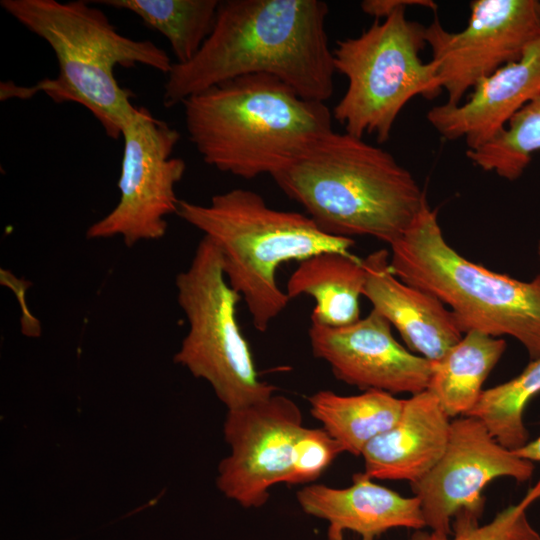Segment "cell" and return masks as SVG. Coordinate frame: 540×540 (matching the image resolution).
Instances as JSON below:
<instances>
[{
	"mask_svg": "<svg viewBox=\"0 0 540 540\" xmlns=\"http://www.w3.org/2000/svg\"><path fill=\"white\" fill-rule=\"evenodd\" d=\"M320 0H219L214 28L188 62L173 63L163 87L166 108L219 83L274 76L301 97L324 102L334 91L333 50Z\"/></svg>",
	"mask_w": 540,
	"mask_h": 540,
	"instance_id": "obj_1",
	"label": "cell"
},
{
	"mask_svg": "<svg viewBox=\"0 0 540 540\" xmlns=\"http://www.w3.org/2000/svg\"><path fill=\"white\" fill-rule=\"evenodd\" d=\"M325 233L389 246L427 202L413 175L382 148L333 130L272 176Z\"/></svg>",
	"mask_w": 540,
	"mask_h": 540,
	"instance_id": "obj_2",
	"label": "cell"
},
{
	"mask_svg": "<svg viewBox=\"0 0 540 540\" xmlns=\"http://www.w3.org/2000/svg\"><path fill=\"white\" fill-rule=\"evenodd\" d=\"M0 6L30 32L43 39L58 62L55 78L25 87L1 84V100L27 99L43 91L58 103L86 108L113 140L137 106L133 92L122 87L115 69L144 65L168 74L174 61L150 40L120 34L109 18L88 1L1 0Z\"/></svg>",
	"mask_w": 540,
	"mask_h": 540,
	"instance_id": "obj_3",
	"label": "cell"
},
{
	"mask_svg": "<svg viewBox=\"0 0 540 540\" xmlns=\"http://www.w3.org/2000/svg\"><path fill=\"white\" fill-rule=\"evenodd\" d=\"M189 140L203 161L244 179L271 177L332 129L324 102L267 74L237 77L182 103Z\"/></svg>",
	"mask_w": 540,
	"mask_h": 540,
	"instance_id": "obj_4",
	"label": "cell"
},
{
	"mask_svg": "<svg viewBox=\"0 0 540 540\" xmlns=\"http://www.w3.org/2000/svg\"><path fill=\"white\" fill-rule=\"evenodd\" d=\"M176 214L216 245L226 280L260 332L290 301L276 280L282 264L326 251L351 253L355 244L352 238L323 232L306 214L268 206L261 195L244 188L216 194L205 205L180 200Z\"/></svg>",
	"mask_w": 540,
	"mask_h": 540,
	"instance_id": "obj_5",
	"label": "cell"
},
{
	"mask_svg": "<svg viewBox=\"0 0 540 540\" xmlns=\"http://www.w3.org/2000/svg\"><path fill=\"white\" fill-rule=\"evenodd\" d=\"M389 253L393 274L438 298L464 334L510 336L530 361L540 358V274L521 281L461 256L445 240L428 202Z\"/></svg>",
	"mask_w": 540,
	"mask_h": 540,
	"instance_id": "obj_6",
	"label": "cell"
},
{
	"mask_svg": "<svg viewBox=\"0 0 540 540\" xmlns=\"http://www.w3.org/2000/svg\"><path fill=\"white\" fill-rule=\"evenodd\" d=\"M406 7L333 49L334 68L346 77L347 89L332 116L351 135L384 143L412 98L433 99L443 91L436 64L420 58L426 26L408 19Z\"/></svg>",
	"mask_w": 540,
	"mask_h": 540,
	"instance_id": "obj_7",
	"label": "cell"
},
{
	"mask_svg": "<svg viewBox=\"0 0 540 540\" xmlns=\"http://www.w3.org/2000/svg\"><path fill=\"white\" fill-rule=\"evenodd\" d=\"M177 302L188 331L174 362L212 387L227 410L263 401L276 387L262 381L237 321L242 299L224 275L221 255L206 236L189 267L176 276Z\"/></svg>",
	"mask_w": 540,
	"mask_h": 540,
	"instance_id": "obj_8",
	"label": "cell"
},
{
	"mask_svg": "<svg viewBox=\"0 0 540 540\" xmlns=\"http://www.w3.org/2000/svg\"><path fill=\"white\" fill-rule=\"evenodd\" d=\"M123 155L116 206L86 230L87 239L121 237L126 246L159 240L167 217L176 214V185L186 163L174 157L179 132L143 106L136 107L122 129Z\"/></svg>",
	"mask_w": 540,
	"mask_h": 540,
	"instance_id": "obj_9",
	"label": "cell"
},
{
	"mask_svg": "<svg viewBox=\"0 0 540 540\" xmlns=\"http://www.w3.org/2000/svg\"><path fill=\"white\" fill-rule=\"evenodd\" d=\"M533 462L501 445L481 420L460 416L451 420L446 449L433 468L410 484L420 500L426 527L450 536L452 527L479 524L483 489L500 477L525 482Z\"/></svg>",
	"mask_w": 540,
	"mask_h": 540,
	"instance_id": "obj_10",
	"label": "cell"
},
{
	"mask_svg": "<svg viewBox=\"0 0 540 540\" xmlns=\"http://www.w3.org/2000/svg\"><path fill=\"white\" fill-rule=\"evenodd\" d=\"M539 38L537 0H474L463 30L447 31L437 18L425 27L448 105L463 102L477 82L518 60Z\"/></svg>",
	"mask_w": 540,
	"mask_h": 540,
	"instance_id": "obj_11",
	"label": "cell"
},
{
	"mask_svg": "<svg viewBox=\"0 0 540 540\" xmlns=\"http://www.w3.org/2000/svg\"><path fill=\"white\" fill-rule=\"evenodd\" d=\"M303 427L299 406L284 395L227 410L223 433L230 454L219 463L218 489L245 508L263 506L274 485L287 483Z\"/></svg>",
	"mask_w": 540,
	"mask_h": 540,
	"instance_id": "obj_12",
	"label": "cell"
},
{
	"mask_svg": "<svg viewBox=\"0 0 540 540\" xmlns=\"http://www.w3.org/2000/svg\"><path fill=\"white\" fill-rule=\"evenodd\" d=\"M391 328L372 308L366 317L343 327L311 323L308 336L313 355L348 385L393 395L425 391L431 362L403 347Z\"/></svg>",
	"mask_w": 540,
	"mask_h": 540,
	"instance_id": "obj_13",
	"label": "cell"
},
{
	"mask_svg": "<svg viewBox=\"0 0 540 540\" xmlns=\"http://www.w3.org/2000/svg\"><path fill=\"white\" fill-rule=\"evenodd\" d=\"M471 91L464 102L437 105L426 114L442 138H464L467 149L488 142L526 104L540 96V38L518 60L481 79Z\"/></svg>",
	"mask_w": 540,
	"mask_h": 540,
	"instance_id": "obj_14",
	"label": "cell"
},
{
	"mask_svg": "<svg viewBox=\"0 0 540 540\" xmlns=\"http://www.w3.org/2000/svg\"><path fill=\"white\" fill-rule=\"evenodd\" d=\"M389 260L390 253L384 248L363 259V296L398 331L411 352L436 361L464 333L451 310L430 293L398 279Z\"/></svg>",
	"mask_w": 540,
	"mask_h": 540,
	"instance_id": "obj_15",
	"label": "cell"
},
{
	"mask_svg": "<svg viewBox=\"0 0 540 540\" xmlns=\"http://www.w3.org/2000/svg\"><path fill=\"white\" fill-rule=\"evenodd\" d=\"M450 428V417L433 394L411 395L394 425L364 448V472L372 479L418 481L443 455Z\"/></svg>",
	"mask_w": 540,
	"mask_h": 540,
	"instance_id": "obj_16",
	"label": "cell"
},
{
	"mask_svg": "<svg viewBox=\"0 0 540 540\" xmlns=\"http://www.w3.org/2000/svg\"><path fill=\"white\" fill-rule=\"evenodd\" d=\"M296 497L306 514L328 521L330 529L354 531L362 540H374L393 528L426 527L416 496L404 497L375 483L365 472L354 474L348 487L311 484Z\"/></svg>",
	"mask_w": 540,
	"mask_h": 540,
	"instance_id": "obj_17",
	"label": "cell"
},
{
	"mask_svg": "<svg viewBox=\"0 0 540 540\" xmlns=\"http://www.w3.org/2000/svg\"><path fill=\"white\" fill-rule=\"evenodd\" d=\"M365 280L363 259L352 253L326 251L299 262L285 292L290 300L301 295L314 299L311 323L343 327L361 318Z\"/></svg>",
	"mask_w": 540,
	"mask_h": 540,
	"instance_id": "obj_18",
	"label": "cell"
},
{
	"mask_svg": "<svg viewBox=\"0 0 540 540\" xmlns=\"http://www.w3.org/2000/svg\"><path fill=\"white\" fill-rule=\"evenodd\" d=\"M506 341L469 331L440 359L431 362L428 390L450 417L466 416L483 393V384L506 350Z\"/></svg>",
	"mask_w": 540,
	"mask_h": 540,
	"instance_id": "obj_19",
	"label": "cell"
},
{
	"mask_svg": "<svg viewBox=\"0 0 540 540\" xmlns=\"http://www.w3.org/2000/svg\"><path fill=\"white\" fill-rule=\"evenodd\" d=\"M405 399L379 390L344 396L320 390L308 398L312 416L340 444L343 452L361 456L366 445L399 418Z\"/></svg>",
	"mask_w": 540,
	"mask_h": 540,
	"instance_id": "obj_20",
	"label": "cell"
},
{
	"mask_svg": "<svg viewBox=\"0 0 540 540\" xmlns=\"http://www.w3.org/2000/svg\"><path fill=\"white\" fill-rule=\"evenodd\" d=\"M135 14L169 42L175 63L190 61L211 34L219 0H98Z\"/></svg>",
	"mask_w": 540,
	"mask_h": 540,
	"instance_id": "obj_21",
	"label": "cell"
},
{
	"mask_svg": "<svg viewBox=\"0 0 540 540\" xmlns=\"http://www.w3.org/2000/svg\"><path fill=\"white\" fill-rule=\"evenodd\" d=\"M540 394V358L517 376L486 389L474 408L466 415L483 422L492 436L504 447L517 450L529 441L524 424V410Z\"/></svg>",
	"mask_w": 540,
	"mask_h": 540,
	"instance_id": "obj_22",
	"label": "cell"
},
{
	"mask_svg": "<svg viewBox=\"0 0 540 540\" xmlns=\"http://www.w3.org/2000/svg\"><path fill=\"white\" fill-rule=\"evenodd\" d=\"M540 150V96L517 112L492 139L475 149H467V158L478 168L508 181H515Z\"/></svg>",
	"mask_w": 540,
	"mask_h": 540,
	"instance_id": "obj_23",
	"label": "cell"
},
{
	"mask_svg": "<svg viewBox=\"0 0 540 540\" xmlns=\"http://www.w3.org/2000/svg\"><path fill=\"white\" fill-rule=\"evenodd\" d=\"M540 498V479L516 504L500 511L489 523L453 527V537L415 532L409 540H540L527 517L528 508Z\"/></svg>",
	"mask_w": 540,
	"mask_h": 540,
	"instance_id": "obj_24",
	"label": "cell"
},
{
	"mask_svg": "<svg viewBox=\"0 0 540 540\" xmlns=\"http://www.w3.org/2000/svg\"><path fill=\"white\" fill-rule=\"evenodd\" d=\"M342 452L340 444L324 428L303 427L293 446L287 484L316 480Z\"/></svg>",
	"mask_w": 540,
	"mask_h": 540,
	"instance_id": "obj_25",
	"label": "cell"
},
{
	"mask_svg": "<svg viewBox=\"0 0 540 540\" xmlns=\"http://www.w3.org/2000/svg\"><path fill=\"white\" fill-rule=\"evenodd\" d=\"M403 6H421L434 11L438 7L437 4L431 0H365L361 3L363 12L370 16H374L376 20L387 17Z\"/></svg>",
	"mask_w": 540,
	"mask_h": 540,
	"instance_id": "obj_26",
	"label": "cell"
},
{
	"mask_svg": "<svg viewBox=\"0 0 540 540\" xmlns=\"http://www.w3.org/2000/svg\"><path fill=\"white\" fill-rule=\"evenodd\" d=\"M519 457L531 462L540 461V436L535 440L528 441L523 447L514 450Z\"/></svg>",
	"mask_w": 540,
	"mask_h": 540,
	"instance_id": "obj_27",
	"label": "cell"
},
{
	"mask_svg": "<svg viewBox=\"0 0 540 540\" xmlns=\"http://www.w3.org/2000/svg\"><path fill=\"white\" fill-rule=\"evenodd\" d=\"M328 539L329 540H345L343 537V532L335 529H328Z\"/></svg>",
	"mask_w": 540,
	"mask_h": 540,
	"instance_id": "obj_28",
	"label": "cell"
},
{
	"mask_svg": "<svg viewBox=\"0 0 540 540\" xmlns=\"http://www.w3.org/2000/svg\"><path fill=\"white\" fill-rule=\"evenodd\" d=\"M537 252H538L539 259H540V240L538 242Z\"/></svg>",
	"mask_w": 540,
	"mask_h": 540,
	"instance_id": "obj_29",
	"label": "cell"
},
{
	"mask_svg": "<svg viewBox=\"0 0 540 540\" xmlns=\"http://www.w3.org/2000/svg\"><path fill=\"white\" fill-rule=\"evenodd\" d=\"M539 16H540V1H539Z\"/></svg>",
	"mask_w": 540,
	"mask_h": 540,
	"instance_id": "obj_30",
	"label": "cell"
}]
</instances>
